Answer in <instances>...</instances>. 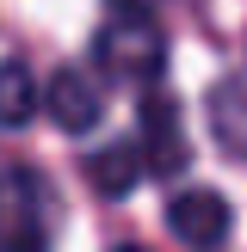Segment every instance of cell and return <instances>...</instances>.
<instances>
[{
	"instance_id": "1",
	"label": "cell",
	"mask_w": 247,
	"mask_h": 252,
	"mask_svg": "<svg viewBox=\"0 0 247 252\" xmlns=\"http://www.w3.org/2000/svg\"><path fill=\"white\" fill-rule=\"evenodd\" d=\"M93 62L111 86H155L167 68V31H161L155 6L111 0L105 25L93 31Z\"/></svg>"
},
{
	"instance_id": "2",
	"label": "cell",
	"mask_w": 247,
	"mask_h": 252,
	"mask_svg": "<svg viewBox=\"0 0 247 252\" xmlns=\"http://www.w3.org/2000/svg\"><path fill=\"white\" fill-rule=\"evenodd\" d=\"M56 185L37 166H0V252H49L56 246Z\"/></svg>"
},
{
	"instance_id": "3",
	"label": "cell",
	"mask_w": 247,
	"mask_h": 252,
	"mask_svg": "<svg viewBox=\"0 0 247 252\" xmlns=\"http://www.w3.org/2000/svg\"><path fill=\"white\" fill-rule=\"evenodd\" d=\"M142 129H136V148H142L148 160V179H173V172H185V129H179V98L167 93V86H142Z\"/></svg>"
},
{
	"instance_id": "4",
	"label": "cell",
	"mask_w": 247,
	"mask_h": 252,
	"mask_svg": "<svg viewBox=\"0 0 247 252\" xmlns=\"http://www.w3.org/2000/svg\"><path fill=\"white\" fill-rule=\"evenodd\" d=\"M229 221H235L229 197L204 191V185H185V191L167 203V234L179 246H192V252H216L222 240H229Z\"/></svg>"
},
{
	"instance_id": "5",
	"label": "cell",
	"mask_w": 247,
	"mask_h": 252,
	"mask_svg": "<svg viewBox=\"0 0 247 252\" xmlns=\"http://www.w3.org/2000/svg\"><path fill=\"white\" fill-rule=\"evenodd\" d=\"M43 111L56 117V129H68V135L99 129V123H105V86H99V74L74 68V62L56 68L49 86H43Z\"/></svg>"
},
{
	"instance_id": "6",
	"label": "cell",
	"mask_w": 247,
	"mask_h": 252,
	"mask_svg": "<svg viewBox=\"0 0 247 252\" xmlns=\"http://www.w3.org/2000/svg\"><path fill=\"white\" fill-rule=\"evenodd\" d=\"M204 117H210V135H216L222 154L247 160V68L222 74V80L204 93Z\"/></svg>"
},
{
	"instance_id": "7",
	"label": "cell",
	"mask_w": 247,
	"mask_h": 252,
	"mask_svg": "<svg viewBox=\"0 0 247 252\" xmlns=\"http://www.w3.org/2000/svg\"><path fill=\"white\" fill-rule=\"evenodd\" d=\"M86 179H93L99 197H130L148 179V160H142L136 142H111V148H93L86 154Z\"/></svg>"
},
{
	"instance_id": "8",
	"label": "cell",
	"mask_w": 247,
	"mask_h": 252,
	"mask_svg": "<svg viewBox=\"0 0 247 252\" xmlns=\"http://www.w3.org/2000/svg\"><path fill=\"white\" fill-rule=\"evenodd\" d=\"M37 105H43L37 74L25 68V56H6L0 62V129H25L37 117Z\"/></svg>"
},
{
	"instance_id": "9",
	"label": "cell",
	"mask_w": 247,
	"mask_h": 252,
	"mask_svg": "<svg viewBox=\"0 0 247 252\" xmlns=\"http://www.w3.org/2000/svg\"><path fill=\"white\" fill-rule=\"evenodd\" d=\"M118 252H142V246H118Z\"/></svg>"
},
{
	"instance_id": "10",
	"label": "cell",
	"mask_w": 247,
	"mask_h": 252,
	"mask_svg": "<svg viewBox=\"0 0 247 252\" xmlns=\"http://www.w3.org/2000/svg\"><path fill=\"white\" fill-rule=\"evenodd\" d=\"M136 6H155V0H136Z\"/></svg>"
}]
</instances>
